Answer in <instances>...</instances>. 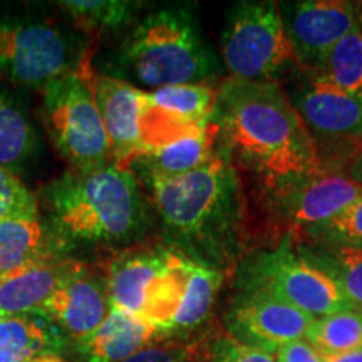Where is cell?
Returning <instances> with one entry per match:
<instances>
[{"label":"cell","instance_id":"6da1fadb","mask_svg":"<svg viewBox=\"0 0 362 362\" xmlns=\"http://www.w3.org/2000/svg\"><path fill=\"white\" fill-rule=\"evenodd\" d=\"M146 185L165 245L225 275L237 269L247 255L250 225L237 163L218 139L200 168Z\"/></svg>","mask_w":362,"mask_h":362},{"label":"cell","instance_id":"7a4b0ae2","mask_svg":"<svg viewBox=\"0 0 362 362\" xmlns=\"http://www.w3.org/2000/svg\"><path fill=\"white\" fill-rule=\"evenodd\" d=\"M210 123L233 161L259 181L327 171L279 81L225 79L216 88Z\"/></svg>","mask_w":362,"mask_h":362},{"label":"cell","instance_id":"3957f363","mask_svg":"<svg viewBox=\"0 0 362 362\" xmlns=\"http://www.w3.org/2000/svg\"><path fill=\"white\" fill-rule=\"evenodd\" d=\"M40 197L47 223L69 252L79 243L136 245L151 226V202L133 171L116 165L90 173L72 170L44 187Z\"/></svg>","mask_w":362,"mask_h":362},{"label":"cell","instance_id":"277c9868","mask_svg":"<svg viewBox=\"0 0 362 362\" xmlns=\"http://www.w3.org/2000/svg\"><path fill=\"white\" fill-rule=\"evenodd\" d=\"M115 64L119 79L155 90L208 84L220 71L193 4H168L148 12L121 44Z\"/></svg>","mask_w":362,"mask_h":362},{"label":"cell","instance_id":"5b68a950","mask_svg":"<svg viewBox=\"0 0 362 362\" xmlns=\"http://www.w3.org/2000/svg\"><path fill=\"white\" fill-rule=\"evenodd\" d=\"M89 66L42 89V119L57 151L79 173L110 166L111 144L99 115Z\"/></svg>","mask_w":362,"mask_h":362},{"label":"cell","instance_id":"8992f818","mask_svg":"<svg viewBox=\"0 0 362 362\" xmlns=\"http://www.w3.org/2000/svg\"><path fill=\"white\" fill-rule=\"evenodd\" d=\"M86 66L84 44L64 27L35 17L0 16V78L44 89Z\"/></svg>","mask_w":362,"mask_h":362},{"label":"cell","instance_id":"52a82bcc","mask_svg":"<svg viewBox=\"0 0 362 362\" xmlns=\"http://www.w3.org/2000/svg\"><path fill=\"white\" fill-rule=\"evenodd\" d=\"M233 272L235 288L270 293L312 319L352 309L336 284L298 255L292 235L275 248L247 253Z\"/></svg>","mask_w":362,"mask_h":362},{"label":"cell","instance_id":"ba28073f","mask_svg":"<svg viewBox=\"0 0 362 362\" xmlns=\"http://www.w3.org/2000/svg\"><path fill=\"white\" fill-rule=\"evenodd\" d=\"M220 47L230 78L235 79L277 81L296 66L279 4L269 0L232 4L225 17Z\"/></svg>","mask_w":362,"mask_h":362},{"label":"cell","instance_id":"9c48e42d","mask_svg":"<svg viewBox=\"0 0 362 362\" xmlns=\"http://www.w3.org/2000/svg\"><path fill=\"white\" fill-rule=\"evenodd\" d=\"M284 89L310 134L324 170L344 173L362 149V96L344 93L300 69Z\"/></svg>","mask_w":362,"mask_h":362},{"label":"cell","instance_id":"30bf717a","mask_svg":"<svg viewBox=\"0 0 362 362\" xmlns=\"http://www.w3.org/2000/svg\"><path fill=\"white\" fill-rule=\"evenodd\" d=\"M361 194V187L336 171L259 181V202L267 223L282 237L292 235L296 240L307 226L332 218Z\"/></svg>","mask_w":362,"mask_h":362},{"label":"cell","instance_id":"8fae6325","mask_svg":"<svg viewBox=\"0 0 362 362\" xmlns=\"http://www.w3.org/2000/svg\"><path fill=\"white\" fill-rule=\"evenodd\" d=\"M312 322L310 315L270 293L247 288H237L225 314L230 337L272 356L287 344L305 339Z\"/></svg>","mask_w":362,"mask_h":362},{"label":"cell","instance_id":"7c38bea8","mask_svg":"<svg viewBox=\"0 0 362 362\" xmlns=\"http://www.w3.org/2000/svg\"><path fill=\"white\" fill-rule=\"evenodd\" d=\"M279 12L296 67L302 71H314L330 49L361 24L354 2L347 0L279 2Z\"/></svg>","mask_w":362,"mask_h":362},{"label":"cell","instance_id":"4fadbf2b","mask_svg":"<svg viewBox=\"0 0 362 362\" xmlns=\"http://www.w3.org/2000/svg\"><path fill=\"white\" fill-rule=\"evenodd\" d=\"M173 248L165 243H136L117 252L106 269V287L111 305L141 317L165 272L170 269Z\"/></svg>","mask_w":362,"mask_h":362},{"label":"cell","instance_id":"5bb4252c","mask_svg":"<svg viewBox=\"0 0 362 362\" xmlns=\"http://www.w3.org/2000/svg\"><path fill=\"white\" fill-rule=\"evenodd\" d=\"M93 90L110 138L112 160L116 166L128 170L134 158L143 153L141 117L148 93L115 76L94 78Z\"/></svg>","mask_w":362,"mask_h":362},{"label":"cell","instance_id":"9a60e30c","mask_svg":"<svg viewBox=\"0 0 362 362\" xmlns=\"http://www.w3.org/2000/svg\"><path fill=\"white\" fill-rule=\"evenodd\" d=\"M110 310L106 280L90 274L83 265L52 293L40 314L47 315L62 332L79 342L106 320Z\"/></svg>","mask_w":362,"mask_h":362},{"label":"cell","instance_id":"2e32d148","mask_svg":"<svg viewBox=\"0 0 362 362\" xmlns=\"http://www.w3.org/2000/svg\"><path fill=\"white\" fill-rule=\"evenodd\" d=\"M83 264L69 257L37 262L0 279V317L35 314Z\"/></svg>","mask_w":362,"mask_h":362},{"label":"cell","instance_id":"e0dca14e","mask_svg":"<svg viewBox=\"0 0 362 362\" xmlns=\"http://www.w3.org/2000/svg\"><path fill=\"white\" fill-rule=\"evenodd\" d=\"M67 253L64 243L39 214L0 221V279Z\"/></svg>","mask_w":362,"mask_h":362},{"label":"cell","instance_id":"ac0fdd59","mask_svg":"<svg viewBox=\"0 0 362 362\" xmlns=\"http://www.w3.org/2000/svg\"><path fill=\"white\" fill-rule=\"evenodd\" d=\"M163 336L129 312L111 305L106 320L89 337L76 342L81 362H124Z\"/></svg>","mask_w":362,"mask_h":362},{"label":"cell","instance_id":"d6986e66","mask_svg":"<svg viewBox=\"0 0 362 362\" xmlns=\"http://www.w3.org/2000/svg\"><path fill=\"white\" fill-rule=\"evenodd\" d=\"M216 148V129L210 123L206 129L171 141L165 146L134 158L129 168H136L144 181L176 178L200 168L210 160ZM128 168V170H129Z\"/></svg>","mask_w":362,"mask_h":362},{"label":"cell","instance_id":"ffe728a7","mask_svg":"<svg viewBox=\"0 0 362 362\" xmlns=\"http://www.w3.org/2000/svg\"><path fill=\"white\" fill-rule=\"evenodd\" d=\"M296 252L336 284L352 309L362 312V248L296 240Z\"/></svg>","mask_w":362,"mask_h":362},{"label":"cell","instance_id":"44dd1931","mask_svg":"<svg viewBox=\"0 0 362 362\" xmlns=\"http://www.w3.org/2000/svg\"><path fill=\"white\" fill-rule=\"evenodd\" d=\"M64 342L62 330L40 312L0 317V352L33 361L39 356L59 354Z\"/></svg>","mask_w":362,"mask_h":362},{"label":"cell","instance_id":"7402d4cb","mask_svg":"<svg viewBox=\"0 0 362 362\" xmlns=\"http://www.w3.org/2000/svg\"><path fill=\"white\" fill-rule=\"evenodd\" d=\"M185 272H187V284H185L183 300L171 325L170 337L188 336L192 330L205 322L225 279L223 272L197 264L188 257L185 260Z\"/></svg>","mask_w":362,"mask_h":362},{"label":"cell","instance_id":"603a6c76","mask_svg":"<svg viewBox=\"0 0 362 362\" xmlns=\"http://www.w3.org/2000/svg\"><path fill=\"white\" fill-rule=\"evenodd\" d=\"M81 33L115 34L133 24L144 4L131 0H66L57 2Z\"/></svg>","mask_w":362,"mask_h":362},{"label":"cell","instance_id":"cb8c5ba5","mask_svg":"<svg viewBox=\"0 0 362 362\" xmlns=\"http://www.w3.org/2000/svg\"><path fill=\"white\" fill-rule=\"evenodd\" d=\"M215 96L216 89L210 84H181L153 90L149 93V101L176 123L188 128H203L210 124Z\"/></svg>","mask_w":362,"mask_h":362},{"label":"cell","instance_id":"d4e9b609","mask_svg":"<svg viewBox=\"0 0 362 362\" xmlns=\"http://www.w3.org/2000/svg\"><path fill=\"white\" fill-rule=\"evenodd\" d=\"M37 138L29 116L12 94L0 89V168L16 173L34 155Z\"/></svg>","mask_w":362,"mask_h":362},{"label":"cell","instance_id":"484cf974","mask_svg":"<svg viewBox=\"0 0 362 362\" xmlns=\"http://www.w3.org/2000/svg\"><path fill=\"white\" fill-rule=\"evenodd\" d=\"M305 72L344 93L362 96V24L344 35L314 71Z\"/></svg>","mask_w":362,"mask_h":362},{"label":"cell","instance_id":"4316f807","mask_svg":"<svg viewBox=\"0 0 362 362\" xmlns=\"http://www.w3.org/2000/svg\"><path fill=\"white\" fill-rule=\"evenodd\" d=\"M305 341L320 356L362 349V312L347 309L314 319Z\"/></svg>","mask_w":362,"mask_h":362},{"label":"cell","instance_id":"83f0119b","mask_svg":"<svg viewBox=\"0 0 362 362\" xmlns=\"http://www.w3.org/2000/svg\"><path fill=\"white\" fill-rule=\"evenodd\" d=\"M297 240L362 248V194L332 218L307 226Z\"/></svg>","mask_w":362,"mask_h":362},{"label":"cell","instance_id":"f1b7e54d","mask_svg":"<svg viewBox=\"0 0 362 362\" xmlns=\"http://www.w3.org/2000/svg\"><path fill=\"white\" fill-rule=\"evenodd\" d=\"M205 336L194 341L181 337H161L148 344L124 362H197Z\"/></svg>","mask_w":362,"mask_h":362},{"label":"cell","instance_id":"f546056e","mask_svg":"<svg viewBox=\"0 0 362 362\" xmlns=\"http://www.w3.org/2000/svg\"><path fill=\"white\" fill-rule=\"evenodd\" d=\"M197 362H275V356L240 344L233 337L205 336Z\"/></svg>","mask_w":362,"mask_h":362},{"label":"cell","instance_id":"4dcf8cb0","mask_svg":"<svg viewBox=\"0 0 362 362\" xmlns=\"http://www.w3.org/2000/svg\"><path fill=\"white\" fill-rule=\"evenodd\" d=\"M37 214L39 205L34 194L16 173L0 168V221Z\"/></svg>","mask_w":362,"mask_h":362},{"label":"cell","instance_id":"1f68e13d","mask_svg":"<svg viewBox=\"0 0 362 362\" xmlns=\"http://www.w3.org/2000/svg\"><path fill=\"white\" fill-rule=\"evenodd\" d=\"M275 362H324V359L305 339H302L282 347L275 354Z\"/></svg>","mask_w":362,"mask_h":362},{"label":"cell","instance_id":"d6a6232c","mask_svg":"<svg viewBox=\"0 0 362 362\" xmlns=\"http://www.w3.org/2000/svg\"><path fill=\"white\" fill-rule=\"evenodd\" d=\"M344 175H346L351 181H354L357 187L362 188V149L352 158L349 165H347V168L344 170Z\"/></svg>","mask_w":362,"mask_h":362},{"label":"cell","instance_id":"836d02e7","mask_svg":"<svg viewBox=\"0 0 362 362\" xmlns=\"http://www.w3.org/2000/svg\"><path fill=\"white\" fill-rule=\"evenodd\" d=\"M324 362H362V349L341 352V354L322 356Z\"/></svg>","mask_w":362,"mask_h":362},{"label":"cell","instance_id":"e575fe53","mask_svg":"<svg viewBox=\"0 0 362 362\" xmlns=\"http://www.w3.org/2000/svg\"><path fill=\"white\" fill-rule=\"evenodd\" d=\"M0 362H30V361L25 359V357L12 354V352H0Z\"/></svg>","mask_w":362,"mask_h":362},{"label":"cell","instance_id":"d590c367","mask_svg":"<svg viewBox=\"0 0 362 362\" xmlns=\"http://www.w3.org/2000/svg\"><path fill=\"white\" fill-rule=\"evenodd\" d=\"M30 362H66L59 354H45V356H39L33 359Z\"/></svg>","mask_w":362,"mask_h":362},{"label":"cell","instance_id":"8d00e7d4","mask_svg":"<svg viewBox=\"0 0 362 362\" xmlns=\"http://www.w3.org/2000/svg\"><path fill=\"white\" fill-rule=\"evenodd\" d=\"M354 7H356V12H357V16H359V21L362 24V0H359V2H354Z\"/></svg>","mask_w":362,"mask_h":362}]
</instances>
